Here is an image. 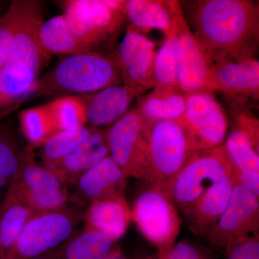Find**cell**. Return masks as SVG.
Here are the masks:
<instances>
[{
    "label": "cell",
    "mask_w": 259,
    "mask_h": 259,
    "mask_svg": "<svg viewBox=\"0 0 259 259\" xmlns=\"http://www.w3.org/2000/svg\"><path fill=\"white\" fill-rule=\"evenodd\" d=\"M187 24L214 66L256 59L259 49L258 2H180Z\"/></svg>",
    "instance_id": "1"
},
{
    "label": "cell",
    "mask_w": 259,
    "mask_h": 259,
    "mask_svg": "<svg viewBox=\"0 0 259 259\" xmlns=\"http://www.w3.org/2000/svg\"><path fill=\"white\" fill-rule=\"evenodd\" d=\"M42 3L25 0L8 60L0 70V120L31 96L49 56L39 40Z\"/></svg>",
    "instance_id": "2"
},
{
    "label": "cell",
    "mask_w": 259,
    "mask_h": 259,
    "mask_svg": "<svg viewBox=\"0 0 259 259\" xmlns=\"http://www.w3.org/2000/svg\"><path fill=\"white\" fill-rule=\"evenodd\" d=\"M117 84L122 77L112 54L88 51L65 56L39 77L32 95L80 96Z\"/></svg>",
    "instance_id": "3"
},
{
    "label": "cell",
    "mask_w": 259,
    "mask_h": 259,
    "mask_svg": "<svg viewBox=\"0 0 259 259\" xmlns=\"http://www.w3.org/2000/svg\"><path fill=\"white\" fill-rule=\"evenodd\" d=\"M61 5L70 32L89 51L113 53L127 28L123 15L103 0H69Z\"/></svg>",
    "instance_id": "4"
},
{
    "label": "cell",
    "mask_w": 259,
    "mask_h": 259,
    "mask_svg": "<svg viewBox=\"0 0 259 259\" xmlns=\"http://www.w3.org/2000/svg\"><path fill=\"white\" fill-rule=\"evenodd\" d=\"M86 208L70 202L54 210L34 213L24 225L6 259L35 258L64 244L76 234Z\"/></svg>",
    "instance_id": "5"
},
{
    "label": "cell",
    "mask_w": 259,
    "mask_h": 259,
    "mask_svg": "<svg viewBox=\"0 0 259 259\" xmlns=\"http://www.w3.org/2000/svg\"><path fill=\"white\" fill-rule=\"evenodd\" d=\"M146 121L148 184L165 194L185 164L190 150L178 120Z\"/></svg>",
    "instance_id": "6"
},
{
    "label": "cell",
    "mask_w": 259,
    "mask_h": 259,
    "mask_svg": "<svg viewBox=\"0 0 259 259\" xmlns=\"http://www.w3.org/2000/svg\"><path fill=\"white\" fill-rule=\"evenodd\" d=\"M233 174L224 146L190 152L165 195L183 212L209 187Z\"/></svg>",
    "instance_id": "7"
},
{
    "label": "cell",
    "mask_w": 259,
    "mask_h": 259,
    "mask_svg": "<svg viewBox=\"0 0 259 259\" xmlns=\"http://www.w3.org/2000/svg\"><path fill=\"white\" fill-rule=\"evenodd\" d=\"M34 148L30 145L24 148L21 163L8 187L16 192L34 213L64 207L71 202L67 185L37 163Z\"/></svg>",
    "instance_id": "8"
},
{
    "label": "cell",
    "mask_w": 259,
    "mask_h": 259,
    "mask_svg": "<svg viewBox=\"0 0 259 259\" xmlns=\"http://www.w3.org/2000/svg\"><path fill=\"white\" fill-rule=\"evenodd\" d=\"M178 121L185 132L190 152L214 149L224 144L228 121L214 93L190 94L185 112Z\"/></svg>",
    "instance_id": "9"
},
{
    "label": "cell",
    "mask_w": 259,
    "mask_h": 259,
    "mask_svg": "<svg viewBox=\"0 0 259 259\" xmlns=\"http://www.w3.org/2000/svg\"><path fill=\"white\" fill-rule=\"evenodd\" d=\"M131 218L157 248L158 259L164 258L180 231L182 221L176 206L161 191L150 187L135 200Z\"/></svg>",
    "instance_id": "10"
},
{
    "label": "cell",
    "mask_w": 259,
    "mask_h": 259,
    "mask_svg": "<svg viewBox=\"0 0 259 259\" xmlns=\"http://www.w3.org/2000/svg\"><path fill=\"white\" fill-rule=\"evenodd\" d=\"M106 139L109 156L126 176L149 183L146 121L138 109L129 110L110 125Z\"/></svg>",
    "instance_id": "11"
},
{
    "label": "cell",
    "mask_w": 259,
    "mask_h": 259,
    "mask_svg": "<svg viewBox=\"0 0 259 259\" xmlns=\"http://www.w3.org/2000/svg\"><path fill=\"white\" fill-rule=\"evenodd\" d=\"M173 31L177 40L179 88L188 94L201 91L217 92L214 79V65L186 21L180 1H177L175 7Z\"/></svg>",
    "instance_id": "12"
},
{
    "label": "cell",
    "mask_w": 259,
    "mask_h": 259,
    "mask_svg": "<svg viewBox=\"0 0 259 259\" xmlns=\"http://www.w3.org/2000/svg\"><path fill=\"white\" fill-rule=\"evenodd\" d=\"M258 231L259 198L236 185L228 207L206 238L227 254L236 245L259 238Z\"/></svg>",
    "instance_id": "13"
},
{
    "label": "cell",
    "mask_w": 259,
    "mask_h": 259,
    "mask_svg": "<svg viewBox=\"0 0 259 259\" xmlns=\"http://www.w3.org/2000/svg\"><path fill=\"white\" fill-rule=\"evenodd\" d=\"M156 52L154 42L144 32L127 24L112 56L120 70L122 84L136 97L155 88Z\"/></svg>",
    "instance_id": "14"
},
{
    "label": "cell",
    "mask_w": 259,
    "mask_h": 259,
    "mask_svg": "<svg viewBox=\"0 0 259 259\" xmlns=\"http://www.w3.org/2000/svg\"><path fill=\"white\" fill-rule=\"evenodd\" d=\"M127 177L110 156L67 185L71 202L88 207L97 199L124 193Z\"/></svg>",
    "instance_id": "15"
},
{
    "label": "cell",
    "mask_w": 259,
    "mask_h": 259,
    "mask_svg": "<svg viewBox=\"0 0 259 259\" xmlns=\"http://www.w3.org/2000/svg\"><path fill=\"white\" fill-rule=\"evenodd\" d=\"M235 185L232 175L223 179L209 187L182 212L194 234L207 238L228 207Z\"/></svg>",
    "instance_id": "16"
},
{
    "label": "cell",
    "mask_w": 259,
    "mask_h": 259,
    "mask_svg": "<svg viewBox=\"0 0 259 259\" xmlns=\"http://www.w3.org/2000/svg\"><path fill=\"white\" fill-rule=\"evenodd\" d=\"M86 110L88 124L93 128L112 125L129 111L136 98L123 84L114 85L95 93L80 95Z\"/></svg>",
    "instance_id": "17"
},
{
    "label": "cell",
    "mask_w": 259,
    "mask_h": 259,
    "mask_svg": "<svg viewBox=\"0 0 259 259\" xmlns=\"http://www.w3.org/2000/svg\"><path fill=\"white\" fill-rule=\"evenodd\" d=\"M131 219V210L124 193L97 199L87 207L83 221L85 228L107 235L113 241L125 234Z\"/></svg>",
    "instance_id": "18"
},
{
    "label": "cell",
    "mask_w": 259,
    "mask_h": 259,
    "mask_svg": "<svg viewBox=\"0 0 259 259\" xmlns=\"http://www.w3.org/2000/svg\"><path fill=\"white\" fill-rule=\"evenodd\" d=\"M214 79L217 92H223L239 102L258 100L259 61L258 59L228 62L214 66Z\"/></svg>",
    "instance_id": "19"
},
{
    "label": "cell",
    "mask_w": 259,
    "mask_h": 259,
    "mask_svg": "<svg viewBox=\"0 0 259 259\" xmlns=\"http://www.w3.org/2000/svg\"><path fill=\"white\" fill-rule=\"evenodd\" d=\"M107 156L106 131L95 128L82 144L49 170L68 185Z\"/></svg>",
    "instance_id": "20"
},
{
    "label": "cell",
    "mask_w": 259,
    "mask_h": 259,
    "mask_svg": "<svg viewBox=\"0 0 259 259\" xmlns=\"http://www.w3.org/2000/svg\"><path fill=\"white\" fill-rule=\"evenodd\" d=\"M177 3L175 0H124L122 15L140 31L156 29L166 37L173 32Z\"/></svg>",
    "instance_id": "21"
},
{
    "label": "cell",
    "mask_w": 259,
    "mask_h": 259,
    "mask_svg": "<svg viewBox=\"0 0 259 259\" xmlns=\"http://www.w3.org/2000/svg\"><path fill=\"white\" fill-rule=\"evenodd\" d=\"M189 95L179 87H155L140 99L136 108L148 122L177 120L185 112Z\"/></svg>",
    "instance_id": "22"
},
{
    "label": "cell",
    "mask_w": 259,
    "mask_h": 259,
    "mask_svg": "<svg viewBox=\"0 0 259 259\" xmlns=\"http://www.w3.org/2000/svg\"><path fill=\"white\" fill-rule=\"evenodd\" d=\"M34 212L16 192L8 187L0 204V259H6L22 228Z\"/></svg>",
    "instance_id": "23"
},
{
    "label": "cell",
    "mask_w": 259,
    "mask_h": 259,
    "mask_svg": "<svg viewBox=\"0 0 259 259\" xmlns=\"http://www.w3.org/2000/svg\"><path fill=\"white\" fill-rule=\"evenodd\" d=\"M114 242L101 231L84 228L56 252L60 259H106L114 250Z\"/></svg>",
    "instance_id": "24"
},
{
    "label": "cell",
    "mask_w": 259,
    "mask_h": 259,
    "mask_svg": "<svg viewBox=\"0 0 259 259\" xmlns=\"http://www.w3.org/2000/svg\"><path fill=\"white\" fill-rule=\"evenodd\" d=\"M38 37L40 45L49 56H67L90 51L70 32L63 15L44 20Z\"/></svg>",
    "instance_id": "25"
},
{
    "label": "cell",
    "mask_w": 259,
    "mask_h": 259,
    "mask_svg": "<svg viewBox=\"0 0 259 259\" xmlns=\"http://www.w3.org/2000/svg\"><path fill=\"white\" fill-rule=\"evenodd\" d=\"M95 128L82 126L59 133L40 146V156L42 164L51 169L58 162L82 144Z\"/></svg>",
    "instance_id": "26"
},
{
    "label": "cell",
    "mask_w": 259,
    "mask_h": 259,
    "mask_svg": "<svg viewBox=\"0 0 259 259\" xmlns=\"http://www.w3.org/2000/svg\"><path fill=\"white\" fill-rule=\"evenodd\" d=\"M58 134L88 125L86 110L79 96H64L45 104Z\"/></svg>",
    "instance_id": "27"
},
{
    "label": "cell",
    "mask_w": 259,
    "mask_h": 259,
    "mask_svg": "<svg viewBox=\"0 0 259 259\" xmlns=\"http://www.w3.org/2000/svg\"><path fill=\"white\" fill-rule=\"evenodd\" d=\"M19 122L24 136L34 148L41 146L58 134L45 105L23 110L19 115Z\"/></svg>",
    "instance_id": "28"
},
{
    "label": "cell",
    "mask_w": 259,
    "mask_h": 259,
    "mask_svg": "<svg viewBox=\"0 0 259 259\" xmlns=\"http://www.w3.org/2000/svg\"><path fill=\"white\" fill-rule=\"evenodd\" d=\"M223 146L233 167L259 173L258 150L241 130L232 131Z\"/></svg>",
    "instance_id": "29"
},
{
    "label": "cell",
    "mask_w": 259,
    "mask_h": 259,
    "mask_svg": "<svg viewBox=\"0 0 259 259\" xmlns=\"http://www.w3.org/2000/svg\"><path fill=\"white\" fill-rule=\"evenodd\" d=\"M177 40L175 32L166 37L156 52L154 61L155 87H179L177 74Z\"/></svg>",
    "instance_id": "30"
},
{
    "label": "cell",
    "mask_w": 259,
    "mask_h": 259,
    "mask_svg": "<svg viewBox=\"0 0 259 259\" xmlns=\"http://www.w3.org/2000/svg\"><path fill=\"white\" fill-rule=\"evenodd\" d=\"M23 150L13 132L0 125V190L10 185L21 163Z\"/></svg>",
    "instance_id": "31"
},
{
    "label": "cell",
    "mask_w": 259,
    "mask_h": 259,
    "mask_svg": "<svg viewBox=\"0 0 259 259\" xmlns=\"http://www.w3.org/2000/svg\"><path fill=\"white\" fill-rule=\"evenodd\" d=\"M25 1L15 0L12 2L8 10L0 18V70L9 57Z\"/></svg>",
    "instance_id": "32"
},
{
    "label": "cell",
    "mask_w": 259,
    "mask_h": 259,
    "mask_svg": "<svg viewBox=\"0 0 259 259\" xmlns=\"http://www.w3.org/2000/svg\"><path fill=\"white\" fill-rule=\"evenodd\" d=\"M163 259H213L204 248L187 241L175 243Z\"/></svg>",
    "instance_id": "33"
},
{
    "label": "cell",
    "mask_w": 259,
    "mask_h": 259,
    "mask_svg": "<svg viewBox=\"0 0 259 259\" xmlns=\"http://www.w3.org/2000/svg\"><path fill=\"white\" fill-rule=\"evenodd\" d=\"M226 256V259H259V238L236 245Z\"/></svg>",
    "instance_id": "34"
},
{
    "label": "cell",
    "mask_w": 259,
    "mask_h": 259,
    "mask_svg": "<svg viewBox=\"0 0 259 259\" xmlns=\"http://www.w3.org/2000/svg\"><path fill=\"white\" fill-rule=\"evenodd\" d=\"M236 185L244 187L259 198V173L237 168L233 166V174Z\"/></svg>",
    "instance_id": "35"
},
{
    "label": "cell",
    "mask_w": 259,
    "mask_h": 259,
    "mask_svg": "<svg viewBox=\"0 0 259 259\" xmlns=\"http://www.w3.org/2000/svg\"><path fill=\"white\" fill-rule=\"evenodd\" d=\"M238 129L241 130L249 138L254 147L258 150L259 125L258 119L243 113L237 118Z\"/></svg>",
    "instance_id": "36"
},
{
    "label": "cell",
    "mask_w": 259,
    "mask_h": 259,
    "mask_svg": "<svg viewBox=\"0 0 259 259\" xmlns=\"http://www.w3.org/2000/svg\"><path fill=\"white\" fill-rule=\"evenodd\" d=\"M30 259H60V258H59L56 250H52V251L40 255V256L35 257V258Z\"/></svg>",
    "instance_id": "37"
},
{
    "label": "cell",
    "mask_w": 259,
    "mask_h": 259,
    "mask_svg": "<svg viewBox=\"0 0 259 259\" xmlns=\"http://www.w3.org/2000/svg\"><path fill=\"white\" fill-rule=\"evenodd\" d=\"M106 259H126L120 254L118 250H114L111 254L109 255Z\"/></svg>",
    "instance_id": "38"
}]
</instances>
